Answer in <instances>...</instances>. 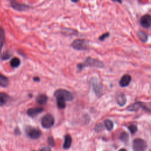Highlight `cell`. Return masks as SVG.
Returning a JSON list of instances; mask_svg holds the SVG:
<instances>
[{"instance_id":"11","label":"cell","mask_w":151,"mask_h":151,"mask_svg":"<svg viewBox=\"0 0 151 151\" xmlns=\"http://www.w3.org/2000/svg\"><path fill=\"white\" fill-rule=\"evenodd\" d=\"M116 100L117 103L118 104L119 106H120L121 107L125 106L127 102L126 96L125 95V94H123L122 93H119L116 94Z\"/></svg>"},{"instance_id":"33","label":"cell","mask_w":151,"mask_h":151,"mask_svg":"<svg viewBox=\"0 0 151 151\" xmlns=\"http://www.w3.org/2000/svg\"><path fill=\"white\" fill-rule=\"evenodd\" d=\"M79 0H72V1L73 3H77Z\"/></svg>"},{"instance_id":"34","label":"cell","mask_w":151,"mask_h":151,"mask_svg":"<svg viewBox=\"0 0 151 151\" xmlns=\"http://www.w3.org/2000/svg\"><path fill=\"white\" fill-rule=\"evenodd\" d=\"M119 151H127L125 149H120Z\"/></svg>"},{"instance_id":"10","label":"cell","mask_w":151,"mask_h":151,"mask_svg":"<svg viewBox=\"0 0 151 151\" xmlns=\"http://www.w3.org/2000/svg\"><path fill=\"white\" fill-rule=\"evenodd\" d=\"M11 7L15 10H17L19 11H26L27 10L29 9L30 7L23 4H20V3H18L17 2H15L14 1H12L11 3Z\"/></svg>"},{"instance_id":"27","label":"cell","mask_w":151,"mask_h":151,"mask_svg":"<svg viewBox=\"0 0 151 151\" xmlns=\"http://www.w3.org/2000/svg\"><path fill=\"white\" fill-rule=\"evenodd\" d=\"M10 57H11V54L10 53H8V52H6L3 54V55L2 56V59H3V60H8V59H10Z\"/></svg>"},{"instance_id":"5","label":"cell","mask_w":151,"mask_h":151,"mask_svg":"<svg viewBox=\"0 0 151 151\" xmlns=\"http://www.w3.org/2000/svg\"><path fill=\"white\" fill-rule=\"evenodd\" d=\"M55 122V120L53 115L51 114H45L41 119V126L45 129H50L52 128Z\"/></svg>"},{"instance_id":"29","label":"cell","mask_w":151,"mask_h":151,"mask_svg":"<svg viewBox=\"0 0 151 151\" xmlns=\"http://www.w3.org/2000/svg\"><path fill=\"white\" fill-rule=\"evenodd\" d=\"M40 151H52V150H51V149H50V147H48V146H44V147L41 148Z\"/></svg>"},{"instance_id":"16","label":"cell","mask_w":151,"mask_h":151,"mask_svg":"<svg viewBox=\"0 0 151 151\" xmlns=\"http://www.w3.org/2000/svg\"><path fill=\"white\" fill-rule=\"evenodd\" d=\"M10 99V97L6 93H0V105H4L7 103Z\"/></svg>"},{"instance_id":"32","label":"cell","mask_w":151,"mask_h":151,"mask_svg":"<svg viewBox=\"0 0 151 151\" xmlns=\"http://www.w3.org/2000/svg\"><path fill=\"white\" fill-rule=\"evenodd\" d=\"M113 1H116V2H117L119 3H122V1L121 0H112Z\"/></svg>"},{"instance_id":"12","label":"cell","mask_w":151,"mask_h":151,"mask_svg":"<svg viewBox=\"0 0 151 151\" xmlns=\"http://www.w3.org/2000/svg\"><path fill=\"white\" fill-rule=\"evenodd\" d=\"M131 80H132V77L130 75L125 74L122 77L119 82V85L122 88L126 87L129 85L130 83L131 82Z\"/></svg>"},{"instance_id":"2","label":"cell","mask_w":151,"mask_h":151,"mask_svg":"<svg viewBox=\"0 0 151 151\" xmlns=\"http://www.w3.org/2000/svg\"><path fill=\"white\" fill-rule=\"evenodd\" d=\"M54 95L56 99H61L66 102L72 101L74 99L73 95L69 91L65 89H60L57 90Z\"/></svg>"},{"instance_id":"8","label":"cell","mask_w":151,"mask_h":151,"mask_svg":"<svg viewBox=\"0 0 151 151\" xmlns=\"http://www.w3.org/2000/svg\"><path fill=\"white\" fill-rule=\"evenodd\" d=\"M140 108H142V109H144L146 111L150 112V109L149 108H148L146 106H145L144 103H143L142 102H137L129 106L127 108V110L128 111H130V112H137Z\"/></svg>"},{"instance_id":"3","label":"cell","mask_w":151,"mask_h":151,"mask_svg":"<svg viewBox=\"0 0 151 151\" xmlns=\"http://www.w3.org/2000/svg\"><path fill=\"white\" fill-rule=\"evenodd\" d=\"M90 83L93 90L96 95L97 97H100L103 94V88L102 83L100 82V81L96 77L92 78L90 80Z\"/></svg>"},{"instance_id":"24","label":"cell","mask_w":151,"mask_h":151,"mask_svg":"<svg viewBox=\"0 0 151 151\" xmlns=\"http://www.w3.org/2000/svg\"><path fill=\"white\" fill-rule=\"evenodd\" d=\"M48 143L49 145H50L52 147H54L55 146V142L54 140V138L52 137H50L48 138Z\"/></svg>"},{"instance_id":"25","label":"cell","mask_w":151,"mask_h":151,"mask_svg":"<svg viewBox=\"0 0 151 151\" xmlns=\"http://www.w3.org/2000/svg\"><path fill=\"white\" fill-rule=\"evenodd\" d=\"M104 126L102 123H99L95 128V130L96 132H100L103 130Z\"/></svg>"},{"instance_id":"13","label":"cell","mask_w":151,"mask_h":151,"mask_svg":"<svg viewBox=\"0 0 151 151\" xmlns=\"http://www.w3.org/2000/svg\"><path fill=\"white\" fill-rule=\"evenodd\" d=\"M44 110L43 108H30L27 110V114L31 117H35Z\"/></svg>"},{"instance_id":"21","label":"cell","mask_w":151,"mask_h":151,"mask_svg":"<svg viewBox=\"0 0 151 151\" xmlns=\"http://www.w3.org/2000/svg\"><path fill=\"white\" fill-rule=\"evenodd\" d=\"M104 124L107 130L109 131H111L113 128V123L112 121L109 119H106L104 122Z\"/></svg>"},{"instance_id":"18","label":"cell","mask_w":151,"mask_h":151,"mask_svg":"<svg viewBox=\"0 0 151 151\" xmlns=\"http://www.w3.org/2000/svg\"><path fill=\"white\" fill-rule=\"evenodd\" d=\"M137 35L138 38L142 42L146 43L148 41V36L147 35V34L145 32L143 31H139L137 33Z\"/></svg>"},{"instance_id":"35","label":"cell","mask_w":151,"mask_h":151,"mask_svg":"<svg viewBox=\"0 0 151 151\" xmlns=\"http://www.w3.org/2000/svg\"></svg>"},{"instance_id":"28","label":"cell","mask_w":151,"mask_h":151,"mask_svg":"<svg viewBox=\"0 0 151 151\" xmlns=\"http://www.w3.org/2000/svg\"><path fill=\"white\" fill-rule=\"evenodd\" d=\"M0 40L1 41L4 40V32L1 27H0Z\"/></svg>"},{"instance_id":"31","label":"cell","mask_w":151,"mask_h":151,"mask_svg":"<svg viewBox=\"0 0 151 151\" xmlns=\"http://www.w3.org/2000/svg\"><path fill=\"white\" fill-rule=\"evenodd\" d=\"M33 80H34V81H39L40 80V79L39 77H33Z\"/></svg>"},{"instance_id":"30","label":"cell","mask_w":151,"mask_h":151,"mask_svg":"<svg viewBox=\"0 0 151 151\" xmlns=\"http://www.w3.org/2000/svg\"><path fill=\"white\" fill-rule=\"evenodd\" d=\"M4 45V41H0V57H1V51H2V48Z\"/></svg>"},{"instance_id":"26","label":"cell","mask_w":151,"mask_h":151,"mask_svg":"<svg viewBox=\"0 0 151 151\" xmlns=\"http://www.w3.org/2000/svg\"><path fill=\"white\" fill-rule=\"evenodd\" d=\"M109 36V32H106V33H105V34H102L101 36H100L99 39L100 40V41H103L105 40L106 38H108V37Z\"/></svg>"},{"instance_id":"15","label":"cell","mask_w":151,"mask_h":151,"mask_svg":"<svg viewBox=\"0 0 151 151\" xmlns=\"http://www.w3.org/2000/svg\"><path fill=\"white\" fill-rule=\"evenodd\" d=\"M72 143V139L70 135H66L64 137V142L63 145V148L65 149H68L71 147Z\"/></svg>"},{"instance_id":"7","label":"cell","mask_w":151,"mask_h":151,"mask_svg":"<svg viewBox=\"0 0 151 151\" xmlns=\"http://www.w3.org/2000/svg\"><path fill=\"white\" fill-rule=\"evenodd\" d=\"M71 46L77 50H86L88 49L89 42L83 39H77L72 43Z\"/></svg>"},{"instance_id":"20","label":"cell","mask_w":151,"mask_h":151,"mask_svg":"<svg viewBox=\"0 0 151 151\" xmlns=\"http://www.w3.org/2000/svg\"><path fill=\"white\" fill-rule=\"evenodd\" d=\"M119 138L122 142H123L125 143H127L129 141V135L126 132H123L121 134Z\"/></svg>"},{"instance_id":"17","label":"cell","mask_w":151,"mask_h":151,"mask_svg":"<svg viewBox=\"0 0 151 151\" xmlns=\"http://www.w3.org/2000/svg\"><path fill=\"white\" fill-rule=\"evenodd\" d=\"M9 80L6 76L0 74V86L6 88L9 85Z\"/></svg>"},{"instance_id":"6","label":"cell","mask_w":151,"mask_h":151,"mask_svg":"<svg viewBox=\"0 0 151 151\" xmlns=\"http://www.w3.org/2000/svg\"><path fill=\"white\" fill-rule=\"evenodd\" d=\"M26 132L28 137L32 139H37L41 136V130L34 127L27 126L26 128Z\"/></svg>"},{"instance_id":"1","label":"cell","mask_w":151,"mask_h":151,"mask_svg":"<svg viewBox=\"0 0 151 151\" xmlns=\"http://www.w3.org/2000/svg\"><path fill=\"white\" fill-rule=\"evenodd\" d=\"M87 67L96 68H103L104 64L102 61L99 60L88 57L85 59V61L83 63H80L77 65V69L81 71L83 69L87 68Z\"/></svg>"},{"instance_id":"9","label":"cell","mask_w":151,"mask_h":151,"mask_svg":"<svg viewBox=\"0 0 151 151\" xmlns=\"http://www.w3.org/2000/svg\"><path fill=\"white\" fill-rule=\"evenodd\" d=\"M141 25L145 28H148L151 25V17L149 14L142 16L140 20Z\"/></svg>"},{"instance_id":"22","label":"cell","mask_w":151,"mask_h":151,"mask_svg":"<svg viewBox=\"0 0 151 151\" xmlns=\"http://www.w3.org/2000/svg\"><path fill=\"white\" fill-rule=\"evenodd\" d=\"M57 99V106L60 109H64L66 106V101L61 99Z\"/></svg>"},{"instance_id":"14","label":"cell","mask_w":151,"mask_h":151,"mask_svg":"<svg viewBox=\"0 0 151 151\" xmlns=\"http://www.w3.org/2000/svg\"><path fill=\"white\" fill-rule=\"evenodd\" d=\"M48 100V97L46 95L44 94H39L37 98H36V102L41 105H45Z\"/></svg>"},{"instance_id":"23","label":"cell","mask_w":151,"mask_h":151,"mask_svg":"<svg viewBox=\"0 0 151 151\" xmlns=\"http://www.w3.org/2000/svg\"><path fill=\"white\" fill-rule=\"evenodd\" d=\"M128 129H129V131L130 132V133L132 134H133V135H134V134H135L136 132L138 130L137 126L136 125H135V124H132L130 126H129Z\"/></svg>"},{"instance_id":"19","label":"cell","mask_w":151,"mask_h":151,"mask_svg":"<svg viewBox=\"0 0 151 151\" xmlns=\"http://www.w3.org/2000/svg\"><path fill=\"white\" fill-rule=\"evenodd\" d=\"M20 63H21L20 60L19 58H17V57H14V58H13V59L11 60V62H10L11 66L12 67V68H18V67L20 65Z\"/></svg>"},{"instance_id":"4","label":"cell","mask_w":151,"mask_h":151,"mask_svg":"<svg viewBox=\"0 0 151 151\" xmlns=\"http://www.w3.org/2000/svg\"><path fill=\"white\" fill-rule=\"evenodd\" d=\"M147 147L146 142L142 139L137 138L133 141L132 148L133 151H145Z\"/></svg>"}]
</instances>
